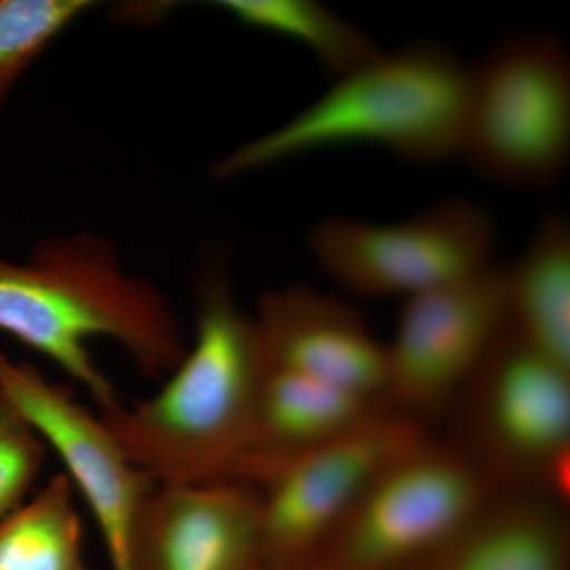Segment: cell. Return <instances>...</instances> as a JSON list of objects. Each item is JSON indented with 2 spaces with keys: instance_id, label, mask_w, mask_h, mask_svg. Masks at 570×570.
Segmentation results:
<instances>
[{
  "instance_id": "6da1fadb",
  "label": "cell",
  "mask_w": 570,
  "mask_h": 570,
  "mask_svg": "<svg viewBox=\"0 0 570 570\" xmlns=\"http://www.w3.org/2000/svg\"><path fill=\"white\" fill-rule=\"evenodd\" d=\"M194 346L149 400L99 409L126 459L159 485L246 483L250 431L266 356L227 272L198 288Z\"/></svg>"
},
{
  "instance_id": "7a4b0ae2",
  "label": "cell",
  "mask_w": 570,
  "mask_h": 570,
  "mask_svg": "<svg viewBox=\"0 0 570 570\" xmlns=\"http://www.w3.org/2000/svg\"><path fill=\"white\" fill-rule=\"evenodd\" d=\"M0 332L50 358L99 409L119 400L89 341H115L153 379L174 373L189 351L167 296L129 275L108 239L85 232L43 239L24 264L0 258Z\"/></svg>"
},
{
  "instance_id": "3957f363",
  "label": "cell",
  "mask_w": 570,
  "mask_h": 570,
  "mask_svg": "<svg viewBox=\"0 0 570 570\" xmlns=\"http://www.w3.org/2000/svg\"><path fill=\"white\" fill-rule=\"evenodd\" d=\"M468 67L449 48L414 43L337 78L333 88L273 132L217 160L220 181L303 154L341 146H382L412 164L459 156Z\"/></svg>"
},
{
  "instance_id": "277c9868",
  "label": "cell",
  "mask_w": 570,
  "mask_h": 570,
  "mask_svg": "<svg viewBox=\"0 0 570 570\" xmlns=\"http://www.w3.org/2000/svg\"><path fill=\"white\" fill-rule=\"evenodd\" d=\"M570 154V59L557 37L515 33L468 67L459 156L490 181L543 189Z\"/></svg>"
},
{
  "instance_id": "5b68a950",
  "label": "cell",
  "mask_w": 570,
  "mask_h": 570,
  "mask_svg": "<svg viewBox=\"0 0 570 570\" xmlns=\"http://www.w3.org/2000/svg\"><path fill=\"white\" fill-rule=\"evenodd\" d=\"M463 449L428 438L374 482L321 551L336 570H400L444 553L494 497Z\"/></svg>"
},
{
  "instance_id": "8992f818",
  "label": "cell",
  "mask_w": 570,
  "mask_h": 570,
  "mask_svg": "<svg viewBox=\"0 0 570 570\" xmlns=\"http://www.w3.org/2000/svg\"><path fill=\"white\" fill-rule=\"evenodd\" d=\"M466 448L494 489L535 485L570 459V370L505 325L464 389ZM547 494V493H546Z\"/></svg>"
},
{
  "instance_id": "52a82bcc",
  "label": "cell",
  "mask_w": 570,
  "mask_h": 570,
  "mask_svg": "<svg viewBox=\"0 0 570 570\" xmlns=\"http://www.w3.org/2000/svg\"><path fill=\"white\" fill-rule=\"evenodd\" d=\"M494 246L489 212L463 198L400 223L332 217L309 234L311 253L326 275L367 296L412 298L475 275L493 265Z\"/></svg>"
},
{
  "instance_id": "ba28073f",
  "label": "cell",
  "mask_w": 570,
  "mask_h": 570,
  "mask_svg": "<svg viewBox=\"0 0 570 570\" xmlns=\"http://www.w3.org/2000/svg\"><path fill=\"white\" fill-rule=\"evenodd\" d=\"M420 420L389 406L273 472L261 493V562L321 553L374 482L428 439Z\"/></svg>"
},
{
  "instance_id": "9c48e42d",
  "label": "cell",
  "mask_w": 570,
  "mask_h": 570,
  "mask_svg": "<svg viewBox=\"0 0 570 570\" xmlns=\"http://www.w3.org/2000/svg\"><path fill=\"white\" fill-rule=\"evenodd\" d=\"M509 322L505 268L407 298L387 346L390 406L420 420L463 395Z\"/></svg>"
},
{
  "instance_id": "30bf717a",
  "label": "cell",
  "mask_w": 570,
  "mask_h": 570,
  "mask_svg": "<svg viewBox=\"0 0 570 570\" xmlns=\"http://www.w3.org/2000/svg\"><path fill=\"white\" fill-rule=\"evenodd\" d=\"M0 393L66 464L97 521L111 570H132L135 523L156 482L126 459L99 415L31 363L14 362L2 351Z\"/></svg>"
},
{
  "instance_id": "8fae6325",
  "label": "cell",
  "mask_w": 570,
  "mask_h": 570,
  "mask_svg": "<svg viewBox=\"0 0 570 570\" xmlns=\"http://www.w3.org/2000/svg\"><path fill=\"white\" fill-rule=\"evenodd\" d=\"M132 570H254L261 493L246 483L159 485L142 502Z\"/></svg>"
},
{
  "instance_id": "7c38bea8",
  "label": "cell",
  "mask_w": 570,
  "mask_h": 570,
  "mask_svg": "<svg viewBox=\"0 0 570 570\" xmlns=\"http://www.w3.org/2000/svg\"><path fill=\"white\" fill-rule=\"evenodd\" d=\"M254 321L268 366L387 401V346L355 307L295 284L262 295Z\"/></svg>"
},
{
  "instance_id": "4fadbf2b",
  "label": "cell",
  "mask_w": 570,
  "mask_h": 570,
  "mask_svg": "<svg viewBox=\"0 0 570 570\" xmlns=\"http://www.w3.org/2000/svg\"><path fill=\"white\" fill-rule=\"evenodd\" d=\"M387 401L268 366L250 431L246 482L257 489L296 456L373 417Z\"/></svg>"
},
{
  "instance_id": "5bb4252c",
  "label": "cell",
  "mask_w": 570,
  "mask_h": 570,
  "mask_svg": "<svg viewBox=\"0 0 570 570\" xmlns=\"http://www.w3.org/2000/svg\"><path fill=\"white\" fill-rule=\"evenodd\" d=\"M438 560L436 570H566L560 504L546 494L493 497Z\"/></svg>"
},
{
  "instance_id": "9a60e30c",
  "label": "cell",
  "mask_w": 570,
  "mask_h": 570,
  "mask_svg": "<svg viewBox=\"0 0 570 570\" xmlns=\"http://www.w3.org/2000/svg\"><path fill=\"white\" fill-rule=\"evenodd\" d=\"M509 324L540 354L570 370V227L560 214L539 224L505 268Z\"/></svg>"
},
{
  "instance_id": "2e32d148",
  "label": "cell",
  "mask_w": 570,
  "mask_h": 570,
  "mask_svg": "<svg viewBox=\"0 0 570 570\" xmlns=\"http://www.w3.org/2000/svg\"><path fill=\"white\" fill-rule=\"evenodd\" d=\"M0 570H88L69 475H55L0 520Z\"/></svg>"
},
{
  "instance_id": "e0dca14e",
  "label": "cell",
  "mask_w": 570,
  "mask_h": 570,
  "mask_svg": "<svg viewBox=\"0 0 570 570\" xmlns=\"http://www.w3.org/2000/svg\"><path fill=\"white\" fill-rule=\"evenodd\" d=\"M216 6L249 28L305 45L336 78L381 52L365 32L313 0H223Z\"/></svg>"
},
{
  "instance_id": "ac0fdd59",
  "label": "cell",
  "mask_w": 570,
  "mask_h": 570,
  "mask_svg": "<svg viewBox=\"0 0 570 570\" xmlns=\"http://www.w3.org/2000/svg\"><path fill=\"white\" fill-rule=\"evenodd\" d=\"M91 6L88 0H0V108L51 41Z\"/></svg>"
},
{
  "instance_id": "d6986e66",
  "label": "cell",
  "mask_w": 570,
  "mask_h": 570,
  "mask_svg": "<svg viewBox=\"0 0 570 570\" xmlns=\"http://www.w3.org/2000/svg\"><path fill=\"white\" fill-rule=\"evenodd\" d=\"M47 452L31 423L0 393V520L24 502Z\"/></svg>"
},
{
  "instance_id": "ffe728a7",
  "label": "cell",
  "mask_w": 570,
  "mask_h": 570,
  "mask_svg": "<svg viewBox=\"0 0 570 570\" xmlns=\"http://www.w3.org/2000/svg\"><path fill=\"white\" fill-rule=\"evenodd\" d=\"M254 570H336L325 560L324 554L285 562H258Z\"/></svg>"
}]
</instances>
